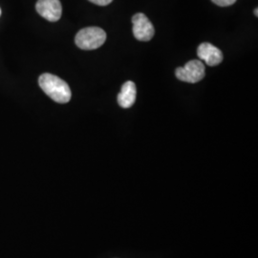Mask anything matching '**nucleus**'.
Here are the masks:
<instances>
[{
  "instance_id": "obj_1",
  "label": "nucleus",
  "mask_w": 258,
  "mask_h": 258,
  "mask_svg": "<svg viewBox=\"0 0 258 258\" xmlns=\"http://www.w3.org/2000/svg\"><path fill=\"white\" fill-rule=\"evenodd\" d=\"M38 83L43 92L55 102L67 103L70 102L72 97L71 89L69 85L58 77L45 73L39 77Z\"/></svg>"
},
{
  "instance_id": "obj_2",
  "label": "nucleus",
  "mask_w": 258,
  "mask_h": 258,
  "mask_svg": "<svg viewBox=\"0 0 258 258\" xmlns=\"http://www.w3.org/2000/svg\"><path fill=\"white\" fill-rule=\"evenodd\" d=\"M106 40L105 32L99 27H87L81 30L75 38L77 46L83 50H95L103 45Z\"/></svg>"
},
{
  "instance_id": "obj_3",
  "label": "nucleus",
  "mask_w": 258,
  "mask_h": 258,
  "mask_svg": "<svg viewBox=\"0 0 258 258\" xmlns=\"http://www.w3.org/2000/svg\"><path fill=\"white\" fill-rule=\"evenodd\" d=\"M176 77L184 83H198L205 77V65L197 59L190 60L184 67L177 68Z\"/></svg>"
},
{
  "instance_id": "obj_4",
  "label": "nucleus",
  "mask_w": 258,
  "mask_h": 258,
  "mask_svg": "<svg viewBox=\"0 0 258 258\" xmlns=\"http://www.w3.org/2000/svg\"><path fill=\"white\" fill-rule=\"evenodd\" d=\"M132 23L134 37L138 40L148 41L154 36L155 30L153 27V24L150 22V20L145 14H136L132 18Z\"/></svg>"
},
{
  "instance_id": "obj_5",
  "label": "nucleus",
  "mask_w": 258,
  "mask_h": 258,
  "mask_svg": "<svg viewBox=\"0 0 258 258\" xmlns=\"http://www.w3.org/2000/svg\"><path fill=\"white\" fill-rule=\"evenodd\" d=\"M36 9L43 19L51 22H55L61 18L62 7L59 0H38Z\"/></svg>"
},
{
  "instance_id": "obj_6",
  "label": "nucleus",
  "mask_w": 258,
  "mask_h": 258,
  "mask_svg": "<svg viewBox=\"0 0 258 258\" xmlns=\"http://www.w3.org/2000/svg\"><path fill=\"white\" fill-rule=\"evenodd\" d=\"M197 55L209 66L220 64L223 60L221 51L209 42H205L199 45L197 49Z\"/></svg>"
},
{
  "instance_id": "obj_7",
  "label": "nucleus",
  "mask_w": 258,
  "mask_h": 258,
  "mask_svg": "<svg viewBox=\"0 0 258 258\" xmlns=\"http://www.w3.org/2000/svg\"><path fill=\"white\" fill-rule=\"evenodd\" d=\"M137 89L133 82H126L122 86L120 94L118 95V102L122 108L131 107L136 101Z\"/></svg>"
},
{
  "instance_id": "obj_8",
  "label": "nucleus",
  "mask_w": 258,
  "mask_h": 258,
  "mask_svg": "<svg viewBox=\"0 0 258 258\" xmlns=\"http://www.w3.org/2000/svg\"><path fill=\"white\" fill-rule=\"evenodd\" d=\"M212 1L214 4H216L218 6H221V7L231 6L236 2V0H212Z\"/></svg>"
},
{
  "instance_id": "obj_9",
  "label": "nucleus",
  "mask_w": 258,
  "mask_h": 258,
  "mask_svg": "<svg viewBox=\"0 0 258 258\" xmlns=\"http://www.w3.org/2000/svg\"><path fill=\"white\" fill-rule=\"evenodd\" d=\"M89 1L96 5H99V6H106V5L110 4L113 0H89Z\"/></svg>"
},
{
  "instance_id": "obj_10",
  "label": "nucleus",
  "mask_w": 258,
  "mask_h": 258,
  "mask_svg": "<svg viewBox=\"0 0 258 258\" xmlns=\"http://www.w3.org/2000/svg\"><path fill=\"white\" fill-rule=\"evenodd\" d=\"M257 11H258L257 9L254 10V14H255V16H256V17H257V16H258Z\"/></svg>"
},
{
  "instance_id": "obj_11",
  "label": "nucleus",
  "mask_w": 258,
  "mask_h": 258,
  "mask_svg": "<svg viewBox=\"0 0 258 258\" xmlns=\"http://www.w3.org/2000/svg\"><path fill=\"white\" fill-rule=\"evenodd\" d=\"M0 17H1V9H0Z\"/></svg>"
}]
</instances>
